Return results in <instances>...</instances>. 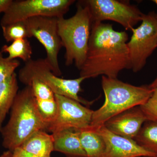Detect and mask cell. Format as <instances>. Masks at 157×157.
I'll return each instance as SVG.
<instances>
[{
	"label": "cell",
	"instance_id": "30bf717a",
	"mask_svg": "<svg viewBox=\"0 0 157 157\" xmlns=\"http://www.w3.org/2000/svg\"><path fill=\"white\" fill-rule=\"evenodd\" d=\"M58 113L55 120L47 128L52 134L68 129L81 130L89 128L94 110L73 99L55 94Z\"/></svg>",
	"mask_w": 157,
	"mask_h": 157
},
{
	"label": "cell",
	"instance_id": "7a4b0ae2",
	"mask_svg": "<svg viewBox=\"0 0 157 157\" xmlns=\"http://www.w3.org/2000/svg\"><path fill=\"white\" fill-rule=\"evenodd\" d=\"M47 128L38 111L32 88L26 86L17 93L9 120L0 132L2 144L7 150L12 151L35 132L44 131Z\"/></svg>",
	"mask_w": 157,
	"mask_h": 157
},
{
	"label": "cell",
	"instance_id": "484cf974",
	"mask_svg": "<svg viewBox=\"0 0 157 157\" xmlns=\"http://www.w3.org/2000/svg\"><path fill=\"white\" fill-rule=\"evenodd\" d=\"M0 157H12V151L7 150L0 155Z\"/></svg>",
	"mask_w": 157,
	"mask_h": 157
},
{
	"label": "cell",
	"instance_id": "4fadbf2b",
	"mask_svg": "<svg viewBox=\"0 0 157 157\" xmlns=\"http://www.w3.org/2000/svg\"><path fill=\"white\" fill-rule=\"evenodd\" d=\"M54 151L59 152L68 157H87L80 139V132L68 129L52 134Z\"/></svg>",
	"mask_w": 157,
	"mask_h": 157
},
{
	"label": "cell",
	"instance_id": "f1b7e54d",
	"mask_svg": "<svg viewBox=\"0 0 157 157\" xmlns=\"http://www.w3.org/2000/svg\"><path fill=\"white\" fill-rule=\"evenodd\" d=\"M156 17H157V14H156Z\"/></svg>",
	"mask_w": 157,
	"mask_h": 157
},
{
	"label": "cell",
	"instance_id": "5bb4252c",
	"mask_svg": "<svg viewBox=\"0 0 157 157\" xmlns=\"http://www.w3.org/2000/svg\"><path fill=\"white\" fill-rule=\"evenodd\" d=\"M20 147L38 157H51L54 151L53 135L44 131L35 132Z\"/></svg>",
	"mask_w": 157,
	"mask_h": 157
},
{
	"label": "cell",
	"instance_id": "4316f807",
	"mask_svg": "<svg viewBox=\"0 0 157 157\" xmlns=\"http://www.w3.org/2000/svg\"><path fill=\"white\" fill-rule=\"evenodd\" d=\"M148 86L150 88L152 89L155 88H157V76L151 84H150Z\"/></svg>",
	"mask_w": 157,
	"mask_h": 157
},
{
	"label": "cell",
	"instance_id": "9a60e30c",
	"mask_svg": "<svg viewBox=\"0 0 157 157\" xmlns=\"http://www.w3.org/2000/svg\"><path fill=\"white\" fill-rule=\"evenodd\" d=\"M18 89L17 76L15 73L0 83V132L17 95Z\"/></svg>",
	"mask_w": 157,
	"mask_h": 157
},
{
	"label": "cell",
	"instance_id": "7402d4cb",
	"mask_svg": "<svg viewBox=\"0 0 157 157\" xmlns=\"http://www.w3.org/2000/svg\"><path fill=\"white\" fill-rule=\"evenodd\" d=\"M26 86H30L36 99L41 100H54L55 94L50 88L42 82L33 79Z\"/></svg>",
	"mask_w": 157,
	"mask_h": 157
},
{
	"label": "cell",
	"instance_id": "3957f363",
	"mask_svg": "<svg viewBox=\"0 0 157 157\" xmlns=\"http://www.w3.org/2000/svg\"><path fill=\"white\" fill-rule=\"evenodd\" d=\"M102 87L105 101L99 109L93 113L89 128L96 130L115 116L133 107L146 103L151 96L153 89L149 86H135L117 78L102 76Z\"/></svg>",
	"mask_w": 157,
	"mask_h": 157
},
{
	"label": "cell",
	"instance_id": "44dd1931",
	"mask_svg": "<svg viewBox=\"0 0 157 157\" xmlns=\"http://www.w3.org/2000/svg\"><path fill=\"white\" fill-rule=\"evenodd\" d=\"M0 49V83L11 77L20 65L18 60L10 59L8 57H4Z\"/></svg>",
	"mask_w": 157,
	"mask_h": 157
},
{
	"label": "cell",
	"instance_id": "d4e9b609",
	"mask_svg": "<svg viewBox=\"0 0 157 157\" xmlns=\"http://www.w3.org/2000/svg\"><path fill=\"white\" fill-rule=\"evenodd\" d=\"M12 2V0H0V14L5 13L9 9Z\"/></svg>",
	"mask_w": 157,
	"mask_h": 157
},
{
	"label": "cell",
	"instance_id": "8fae6325",
	"mask_svg": "<svg viewBox=\"0 0 157 157\" xmlns=\"http://www.w3.org/2000/svg\"><path fill=\"white\" fill-rule=\"evenodd\" d=\"M93 131L101 136L105 143L101 157H157V154L143 148L135 140L113 134L104 125Z\"/></svg>",
	"mask_w": 157,
	"mask_h": 157
},
{
	"label": "cell",
	"instance_id": "52a82bcc",
	"mask_svg": "<svg viewBox=\"0 0 157 157\" xmlns=\"http://www.w3.org/2000/svg\"><path fill=\"white\" fill-rule=\"evenodd\" d=\"M74 0H20L13 1L4 13L1 21V26L32 17H64Z\"/></svg>",
	"mask_w": 157,
	"mask_h": 157
},
{
	"label": "cell",
	"instance_id": "8992f818",
	"mask_svg": "<svg viewBox=\"0 0 157 157\" xmlns=\"http://www.w3.org/2000/svg\"><path fill=\"white\" fill-rule=\"evenodd\" d=\"M131 31L132 35L127 45L131 69L137 73L144 67L147 59L157 48L156 14H144L140 26Z\"/></svg>",
	"mask_w": 157,
	"mask_h": 157
},
{
	"label": "cell",
	"instance_id": "d6986e66",
	"mask_svg": "<svg viewBox=\"0 0 157 157\" xmlns=\"http://www.w3.org/2000/svg\"><path fill=\"white\" fill-rule=\"evenodd\" d=\"M2 28L3 36L8 42L32 37L26 21L13 23Z\"/></svg>",
	"mask_w": 157,
	"mask_h": 157
},
{
	"label": "cell",
	"instance_id": "e0dca14e",
	"mask_svg": "<svg viewBox=\"0 0 157 157\" xmlns=\"http://www.w3.org/2000/svg\"><path fill=\"white\" fill-rule=\"evenodd\" d=\"M134 140L147 150L157 155V121H146Z\"/></svg>",
	"mask_w": 157,
	"mask_h": 157
},
{
	"label": "cell",
	"instance_id": "277c9868",
	"mask_svg": "<svg viewBox=\"0 0 157 157\" xmlns=\"http://www.w3.org/2000/svg\"><path fill=\"white\" fill-rule=\"evenodd\" d=\"M92 21L89 9L83 1L77 5L76 13L70 18L58 19V31L63 47L65 48V65L73 63L78 70L87 56Z\"/></svg>",
	"mask_w": 157,
	"mask_h": 157
},
{
	"label": "cell",
	"instance_id": "5b68a950",
	"mask_svg": "<svg viewBox=\"0 0 157 157\" xmlns=\"http://www.w3.org/2000/svg\"><path fill=\"white\" fill-rule=\"evenodd\" d=\"M18 79L25 86L33 79L39 80L50 88L55 94L73 99L86 106L92 104L78 95L81 91L82 82L85 78L80 76L75 79L60 78L54 74L45 59H31L25 63L19 70Z\"/></svg>",
	"mask_w": 157,
	"mask_h": 157
},
{
	"label": "cell",
	"instance_id": "ffe728a7",
	"mask_svg": "<svg viewBox=\"0 0 157 157\" xmlns=\"http://www.w3.org/2000/svg\"><path fill=\"white\" fill-rule=\"evenodd\" d=\"M38 111L42 119L47 124V128L55 120L58 113V105L55 99L41 100L36 99ZM47 130V129H46Z\"/></svg>",
	"mask_w": 157,
	"mask_h": 157
},
{
	"label": "cell",
	"instance_id": "7c38bea8",
	"mask_svg": "<svg viewBox=\"0 0 157 157\" xmlns=\"http://www.w3.org/2000/svg\"><path fill=\"white\" fill-rule=\"evenodd\" d=\"M147 121L140 106H137L111 118L104 125L113 134L134 140Z\"/></svg>",
	"mask_w": 157,
	"mask_h": 157
},
{
	"label": "cell",
	"instance_id": "6da1fadb",
	"mask_svg": "<svg viewBox=\"0 0 157 157\" xmlns=\"http://www.w3.org/2000/svg\"><path fill=\"white\" fill-rule=\"evenodd\" d=\"M128 36L125 31H117L112 24H92L87 56L80 71L86 79L102 75L117 78L120 72L131 69L128 49Z\"/></svg>",
	"mask_w": 157,
	"mask_h": 157
},
{
	"label": "cell",
	"instance_id": "cb8c5ba5",
	"mask_svg": "<svg viewBox=\"0 0 157 157\" xmlns=\"http://www.w3.org/2000/svg\"><path fill=\"white\" fill-rule=\"evenodd\" d=\"M12 157H38L27 152L20 147L15 148L12 151Z\"/></svg>",
	"mask_w": 157,
	"mask_h": 157
},
{
	"label": "cell",
	"instance_id": "9c48e42d",
	"mask_svg": "<svg viewBox=\"0 0 157 157\" xmlns=\"http://www.w3.org/2000/svg\"><path fill=\"white\" fill-rule=\"evenodd\" d=\"M58 17L39 16L27 20L32 37L36 38L43 45L46 52V61L54 74H62L58 55L63 47L58 31Z\"/></svg>",
	"mask_w": 157,
	"mask_h": 157
},
{
	"label": "cell",
	"instance_id": "ac0fdd59",
	"mask_svg": "<svg viewBox=\"0 0 157 157\" xmlns=\"http://www.w3.org/2000/svg\"><path fill=\"white\" fill-rule=\"evenodd\" d=\"M1 51L8 53V58L10 59L19 58L25 63L31 60L33 55L32 46L28 39H18L12 42L10 45H4Z\"/></svg>",
	"mask_w": 157,
	"mask_h": 157
},
{
	"label": "cell",
	"instance_id": "ba28073f",
	"mask_svg": "<svg viewBox=\"0 0 157 157\" xmlns=\"http://www.w3.org/2000/svg\"><path fill=\"white\" fill-rule=\"evenodd\" d=\"M88 7L92 24L111 21L131 30L141 21L143 13L137 6L126 1L117 0L83 1Z\"/></svg>",
	"mask_w": 157,
	"mask_h": 157
},
{
	"label": "cell",
	"instance_id": "603a6c76",
	"mask_svg": "<svg viewBox=\"0 0 157 157\" xmlns=\"http://www.w3.org/2000/svg\"><path fill=\"white\" fill-rule=\"evenodd\" d=\"M140 107L147 121H157V88L153 89L151 96Z\"/></svg>",
	"mask_w": 157,
	"mask_h": 157
},
{
	"label": "cell",
	"instance_id": "2e32d148",
	"mask_svg": "<svg viewBox=\"0 0 157 157\" xmlns=\"http://www.w3.org/2000/svg\"><path fill=\"white\" fill-rule=\"evenodd\" d=\"M82 145L87 157H101L105 144L103 138L97 132L86 128L79 130Z\"/></svg>",
	"mask_w": 157,
	"mask_h": 157
},
{
	"label": "cell",
	"instance_id": "83f0119b",
	"mask_svg": "<svg viewBox=\"0 0 157 157\" xmlns=\"http://www.w3.org/2000/svg\"><path fill=\"white\" fill-rule=\"evenodd\" d=\"M152 2H153L157 6V0H153V1H152Z\"/></svg>",
	"mask_w": 157,
	"mask_h": 157
}]
</instances>
